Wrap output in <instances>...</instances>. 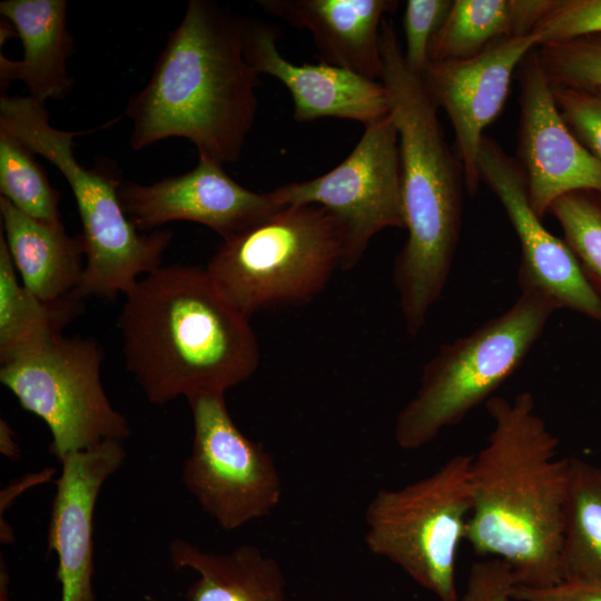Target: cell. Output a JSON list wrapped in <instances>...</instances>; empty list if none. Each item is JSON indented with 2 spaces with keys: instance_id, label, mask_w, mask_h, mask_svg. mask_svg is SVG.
I'll use <instances>...</instances> for the list:
<instances>
[{
  "instance_id": "1",
  "label": "cell",
  "mask_w": 601,
  "mask_h": 601,
  "mask_svg": "<svg viewBox=\"0 0 601 601\" xmlns=\"http://www.w3.org/2000/svg\"><path fill=\"white\" fill-rule=\"evenodd\" d=\"M493 427L473 455V508L465 541L474 553L508 563L515 584L562 579L561 546L570 457L535 410L530 392L485 403Z\"/></svg>"
},
{
  "instance_id": "2",
  "label": "cell",
  "mask_w": 601,
  "mask_h": 601,
  "mask_svg": "<svg viewBox=\"0 0 601 601\" xmlns=\"http://www.w3.org/2000/svg\"><path fill=\"white\" fill-rule=\"evenodd\" d=\"M118 327L126 368L152 404L225 394L259 364L249 318L198 266L162 265L139 278Z\"/></svg>"
},
{
  "instance_id": "3",
  "label": "cell",
  "mask_w": 601,
  "mask_h": 601,
  "mask_svg": "<svg viewBox=\"0 0 601 601\" xmlns=\"http://www.w3.org/2000/svg\"><path fill=\"white\" fill-rule=\"evenodd\" d=\"M258 76L244 53L243 18L214 1L190 0L125 109L130 147L185 138L201 160L237 161L257 112Z\"/></svg>"
},
{
  "instance_id": "4",
  "label": "cell",
  "mask_w": 601,
  "mask_h": 601,
  "mask_svg": "<svg viewBox=\"0 0 601 601\" xmlns=\"http://www.w3.org/2000/svg\"><path fill=\"white\" fill-rule=\"evenodd\" d=\"M385 86L398 135L407 238L394 260L393 282L406 331L416 336L442 295L459 245L464 178L444 136L437 107L412 72L392 20L381 29Z\"/></svg>"
},
{
  "instance_id": "5",
  "label": "cell",
  "mask_w": 601,
  "mask_h": 601,
  "mask_svg": "<svg viewBox=\"0 0 601 601\" xmlns=\"http://www.w3.org/2000/svg\"><path fill=\"white\" fill-rule=\"evenodd\" d=\"M558 309L546 294L524 289L509 309L443 344L396 416V444L403 450L423 447L486 403L520 367Z\"/></svg>"
},
{
  "instance_id": "6",
  "label": "cell",
  "mask_w": 601,
  "mask_h": 601,
  "mask_svg": "<svg viewBox=\"0 0 601 601\" xmlns=\"http://www.w3.org/2000/svg\"><path fill=\"white\" fill-rule=\"evenodd\" d=\"M342 259V235L332 216L316 205H288L224 239L205 269L250 318L312 299L341 269Z\"/></svg>"
},
{
  "instance_id": "7",
  "label": "cell",
  "mask_w": 601,
  "mask_h": 601,
  "mask_svg": "<svg viewBox=\"0 0 601 601\" xmlns=\"http://www.w3.org/2000/svg\"><path fill=\"white\" fill-rule=\"evenodd\" d=\"M473 455L457 454L397 489H381L364 513L368 551L401 568L439 601H459L456 559L473 508Z\"/></svg>"
},
{
  "instance_id": "8",
  "label": "cell",
  "mask_w": 601,
  "mask_h": 601,
  "mask_svg": "<svg viewBox=\"0 0 601 601\" xmlns=\"http://www.w3.org/2000/svg\"><path fill=\"white\" fill-rule=\"evenodd\" d=\"M105 358L93 337L61 335L1 365L0 382L51 433L58 462L69 453L131 436L128 420L110 403L100 378Z\"/></svg>"
},
{
  "instance_id": "9",
  "label": "cell",
  "mask_w": 601,
  "mask_h": 601,
  "mask_svg": "<svg viewBox=\"0 0 601 601\" xmlns=\"http://www.w3.org/2000/svg\"><path fill=\"white\" fill-rule=\"evenodd\" d=\"M194 439L181 482L201 510L226 531L272 514L282 500L275 460L234 423L225 394L187 397Z\"/></svg>"
},
{
  "instance_id": "10",
  "label": "cell",
  "mask_w": 601,
  "mask_h": 601,
  "mask_svg": "<svg viewBox=\"0 0 601 601\" xmlns=\"http://www.w3.org/2000/svg\"><path fill=\"white\" fill-rule=\"evenodd\" d=\"M270 193L280 206L324 208L342 235L341 269H352L377 233L405 229L398 135L392 114L365 126L354 149L332 170Z\"/></svg>"
},
{
  "instance_id": "11",
  "label": "cell",
  "mask_w": 601,
  "mask_h": 601,
  "mask_svg": "<svg viewBox=\"0 0 601 601\" xmlns=\"http://www.w3.org/2000/svg\"><path fill=\"white\" fill-rule=\"evenodd\" d=\"M477 171L481 181L499 198L520 240L521 290L542 292L560 309H571L601 323V296L564 239L552 235L532 209L526 176L519 160L484 136Z\"/></svg>"
},
{
  "instance_id": "12",
  "label": "cell",
  "mask_w": 601,
  "mask_h": 601,
  "mask_svg": "<svg viewBox=\"0 0 601 601\" xmlns=\"http://www.w3.org/2000/svg\"><path fill=\"white\" fill-rule=\"evenodd\" d=\"M535 49L520 65L519 162L526 176L530 205L543 219L566 193L601 194V160L563 121Z\"/></svg>"
},
{
  "instance_id": "13",
  "label": "cell",
  "mask_w": 601,
  "mask_h": 601,
  "mask_svg": "<svg viewBox=\"0 0 601 601\" xmlns=\"http://www.w3.org/2000/svg\"><path fill=\"white\" fill-rule=\"evenodd\" d=\"M119 199L138 230L154 231L170 221H194L227 239L280 207L272 193H256L235 181L223 165L198 160L178 176L149 185L122 181Z\"/></svg>"
},
{
  "instance_id": "14",
  "label": "cell",
  "mask_w": 601,
  "mask_h": 601,
  "mask_svg": "<svg viewBox=\"0 0 601 601\" xmlns=\"http://www.w3.org/2000/svg\"><path fill=\"white\" fill-rule=\"evenodd\" d=\"M536 47L533 33L513 37L467 59L431 62L421 76L431 100L452 124L470 195L481 183L477 157L483 131L503 109L515 69Z\"/></svg>"
},
{
  "instance_id": "15",
  "label": "cell",
  "mask_w": 601,
  "mask_h": 601,
  "mask_svg": "<svg viewBox=\"0 0 601 601\" xmlns=\"http://www.w3.org/2000/svg\"><path fill=\"white\" fill-rule=\"evenodd\" d=\"M122 441H106L95 447L67 454L48 525L47 552L58 556L57 580L61 601H97L93 590V518L106 481L122 465Z\"/></svg>"
},
{
  "instance_id": "16",
  "label": "cell",
  "mask_w": 601,
  "mask_h": 601,
  "mask_svg": "<svg viewBox=\"0 0 601 601\" xmlns=\"http://www.w3.org/2000/svg\"><path fill=\"white\" fill-rule=\"evenodd\" d=\"M243 43L250 67L288 89L294 118L299 122L335 117L365 127L391 114L388 92L381 80L322 61L295 65L279 52L277 32L269 24L243 18Z\"/></svg>"
},
{
  "instance_id": "17",
  "label": "cell",
  "mask_w": 601,
  "mask_h": 601,
  "mask_svg": "<svg viewBox=\"0 0 601 601\" xmlns=\"http://www.w3.org/2000/svg\"><path fill=\"white\" fill-rule=\"evenodd\" d=\"M266 12L308 30L322 62L381 80V29L394 0H259Z\"/></svg>"
},
{
  "instance_id": "18",
  "label": "cell",
  "mask_w": 601,
  "mask_h": 601,
  "mask_svg": "<svg viewBox=\"0 0 601 601\" xmlns=\"http://www.w3.org/2000/svg\"><path fill=\"white\" fill-rule=\"evenodd\" d=\"M66 0H4L0 13L10 22L22 43V59L0 55L1 88L22 81L29 97L45 104L66 98L73 79L67 62L75 40L68 29Z\"/></svg>"
},
{
  "instance_id": "19",
  "label": "cell",
  "mask_w": 601,
  "mask_h": 601,
  "mask_svg": "<svg viewBox=\"0 0 601 601\" xmlns=\"http://www.w3.org/2000/svg\"><path fill=\"white\" fill-rule=\"evenodd\" d=\"M2 231L22 285L45 300L73 293L85 269L81 234L70 236L63 225L32 218L0 197Z\"/></svg>"
},
{
  "instance_id": "20",
  "label": "cell",
  "mask_w": 601,
  "mask_h": 601,
  "mask_svg": "<svg viewBox=\"0 0 601 601\" xmlns=\"http://www.w3.org/2000/svg\"><path fill=\"white\" fill-rule=\"evenodd\" d=\"M169 556L176 570L190 569L198 574L185 592L187 601H286L283 569L255 545L213 553L175 539Z\"/></svg>"
},
{
  "instance_id": "21",
  "label": "cell",
  "mask_w": 601,
  "mask_h": 601,
  "mask_svg": "<svg viewBox=\"0 0 601 601\" xmlns=\"http://www.w3.org/2000/svg\"><path fill=\"white\" fill-rule=\"evenodd\" d=\"M550 0H454L431 47V62L462 60L530 35Z\"/></svg>"
},
{
  "instance_id": "22",
  "label": "cell",
  "mask_w": 601,
  "mask_h": 601,
  "mask_svg": "<svg viewBox=\"0 0 601 601\" xmlns=\"http://www.w3.org/2000/svg\"><path fill=\"white\" fill-rule=\"evenodd\" d=\"M6 239L0 235V362L9 363L21 354L63 335L62 331L85 309V298L76 292L45 300L17 279Z\"/></svg>"
},
{
  "instance_id": "23",
  "label": "cell",
  "mask_w": 601,
  "mask_h": 601,
  "mask_svg": "<svg viewBox=\"0 0 601 601\" xmlns=\"http://www.w3.org/2000/svg\"><path fill=\"white\" fill-rule=\"evenodd\" d=\"M561 573L601 577V466L570 457Z\"/></svg>"
},
{
  "instance_id": "24",
  "label": "cell",
  "mask_w": 601,
  "mask_h": 601,
  "mask_svg": "<svg viewBox=\"0 0 601 601\" xmlns=\"http://www.w3.org/2000/svg\"><path fill=\"white\" fill-rule=\"evenodd\" d=\"M0 194L23 214L38 220L61 225L55 189L35 154L20 140L0 129Z\"/></svg>"
},
{
  "instance_id": "25",
  "label": "cell",
  "mask_w": 601,
  "mask_h": 601,
  "mask_svg": "<svg viewBox=\"0 0 601 601\" xmlns=\"http://www.w3.org/2000/svg\"><path fill=\"white\" fill-rule=\"evenodd\" d=\"M549 214L561 225L564 242L601 296V194L588 189L566 193L554 200Z\"/></svg>"
},
{
  "instance_id": "26",
  "label": "cell",
  "mask_w": 601,
  "mask_h": 601,
  "mask_svg": "<svg viewBox=\"0 0 601 601\" xmlns=\"http://www.w3.org/2000/svg\"><path fill=\"white\" fill-rule=\"evenodd\" d=\"M551 88L601 91V33L536 47Z\"/></svg>"
},
{
  "instance_id": "27",
  "label": "cell",
  "mask_w": 601,
  "mask_h": 601,
  "mask_svg": "<svg viewBox=\"0 0 601 601\" xmlns=\"http://www.w3.org/2000/svg\"><path fill=\"white\" fill-rule=\"evenodd\" d=\"M454 1V0H453ZM452 0H408L403 14L404 60L408 69L422 76L431 63L433 40L445 22Z\"/></svg>"
},
{
  "instance_id": "28",
  "label": "cell",
  "mask_w": 601,
  "mask_h": 601,
  "mask_svg": "<svg viewBox=\"0 0 601 601\" xmlns=\"http://www.w3.org/2000/svg\"><path fill=\"white\" fill-rule=\"evenodd\" d=\"M531 33L538 47L583 35L601 33V0H550Z\"/></svg>"
},
{
  "instance_id": "29",
  "label": "cell",
  "mask_w": 601,
  "mask_h": 601,
  "mask_svg": "<svg viewBox=\"0 0 601 601\" xmlns=\"http://www.w3.org/2000/svg\"><path fill=\"white\" fill-rule=\"evenodd\" d=\"M552 95L568 128L601 160V91L552 88Z\"/></svg>"
},
{
  "instance_id": "30",
  "label": "cell",
  "mask_w": 601,
  "mask_h": 601,
  "mask_svg": "<svg viewBox=\"0 0 601 601\" xmlns=\"http://www.w3.org/2000/svg\"><path fill=\"white\" fill-rule=\"evenodd\" d=\"M513 572L504 561L491 558L474 562L461 601H512Z\"/></svg>"
},
{
  "instance_id": "31",
  "label": "cell",
  "mask_w": 601,
  "mask_h": 601,
  "mask_svg": "<svg viewBox=\"0 0 601 601\" xmlns=\"http://www.w3.org/2000/svg\"><path fill=\"white\" fill-rule=\"evenodd\" d=\"M512 601H601V577H568L546 587L514 584Z\"/></svg>"
},
{
  "instance_id": "32",
  "label": "cell",
  "mask_w": 601,
  "mask_h": 601,
  "mask_svg": "<svg viewBox=\"0 0 601 601\" xmlns=\"http://www.w3.org/2000/svg\"><path fill=\"white\" fill-rule=\"evenodd\" d=\"M0 444L1 453L11 460L20 456L19 447L14 440V432L3 418L0 420Z\"/></svg>"
},
{
  "instance_id": "33",
  "label": "cell",
  "mask_w": 601,
  "mask_h": 601,
  "mask_svg": "<svg viewBox=\"0 0 601 601\" xmlns=\"http://www.w3.org/2000/svg\"><path fill=\"white\" fill-rule=\"evenodd\" d=\"M1 601H10L8 597V573L1 561Z\"/></svg>"
}]
</instances>
